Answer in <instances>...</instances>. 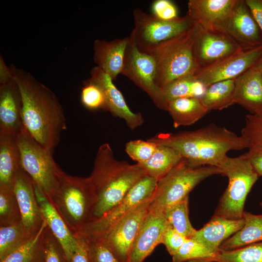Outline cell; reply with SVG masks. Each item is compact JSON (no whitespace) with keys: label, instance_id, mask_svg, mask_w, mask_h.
Masks as SVG:
<instances>
[{"label":"cell","instance_id":"obj_5","mask_svg":"<svg viewBox=\"0 0 262 262\" xmlns=\"http://www.w3.org/2000/svg\"><path fill=\"white\" fill-rule=\"evenodd\" d=\"M190 30L145 52L155 59V82L160 88L176 80L195 76L200 69L195 57Z\"/></svg>","mask_w":262,"mask_h":262},{"label":"cell","instance_id":"obj_34","mask_svg":"<svg viewBox=\"0 0 262 262\" xmlns=\"http://www.w3.org/2000/svg\"><path fill=\"white\" fill-rule=\"evenodd\" d=\"M32 235L26 230L21 222L0 226V260L17 249Z\"/></svg>","mask_w":262,"mask_h":262},{"label":"cell","instance_id":"obj_28","mask_svg":"<svg viewBox=\"0 0 262 262\" xmlns=\"http://www.w3.org/2000/svg\"><path fill=\"white\" fill-rule=\"evenodd\" d=\"M182 157L175 149L162 145H158L156 149L147 161L137 163L146 172L147 175L159 180L182 160Z\"/></svg>","mask_w":262,"mask_h":262},{"label":"cell","instance_id":"obj_20","mask_svg":"<svg viewBox=\"0 0 262 262\" xmlns=\"http://www.w3.org/2000/svg\"><path fill=\"white\" fill-rule=\"evenodd\" d=\"M233 101L250 114L262 116V75L258 61L235 79Z\"/></svg>","mask_w":262,"mask_h":262},{"label":"cell","instance_id":"obj_47","mask_svg":"<svg viewBox=\"0 0 262 262\" xmlns=\"http://www.w3.org/2000/svg\"><path fill=\"white\" fill-rule=\"evenodd\" d=\"M14 79L9 66L5 64L3 57L0 56V84L7 83Z\"/></svg>","mask_w":262,"mask_h":262},{"label":"cell","instance_id":"obj_7","mask_svg":"<svg viewBox=\"0 0 262 262\" xmlns=\"http://www.w3.org/2000/svg\"><path fill=\"white\" fill-rule=\"evenodd\" d=\"M222 175L219 167L204 165L191 166L183 160L164 177L157 180L150 208L164 210L188 196L201 181L214 175Z\"/></svg>","mask_w":262,"mask_h":262},{"label":"cell","instance_id":"obj_6","mask_svg":"<svg viewBox=\"0 0 262 262\" xmlns=\"http://www.w3.org/2000/svg\"><path fill=\"white\" fill-rule=\"evenodd\" d=\"M222 175L229 179L214 215L229 219L243 218L246 196L259 177L250 162L242 155L227 156L219 164Z\"/></svg>","mask_w":262,"mask_h":262},{"label":"cell","instance_id":"obj_35","mask_svg":"<svg viewBox=\"0 0 262 262\" xmlns=\"http://www.w3.org/2000/svg\"><path fill=\"white\" fill-rule=\"evenodd\" d=\"M215 262H262V242L230 250H220Z\"/></svg>","mask_w":262,"mask_h":262},{"label":"cell","instance_id":"obj_8","mask_svg":"<svg viewBox=\"0 0 262 262\" xmlns=\"http://www.w3.org/2000/svg\"><path fill=\"white\" fill-rule=\"evenodd\" d=\"M16 139L20 153L21 168L50 198L64 171L54 161L52 154L38 143L25 129L16 136Z\"/></svg>","mask_w":262,"mask_h":262},{"label":"cell","instance_id":"obj_45","mask_svg":"<svg viewBox=\"0 0 262 262\" xmlns=\"http://www.w3.org/2000/svg\"><path fill=\"white\" fill-rule=\"evenodd\" d=\"M242 155L250 162L259 177L262 176V149H249Z\"/></svg>","mask_w":262,"mask_h":262},{"label":"cell","instance_id":"obj_16","mask_svg":"<svg viewBox=\"0 0 262 262\" xmlns=\"http://www.w3.org/2000/svg\"><path fill=\"white\" fill-rule=\"evenodd\" d=\"M168 224L164 210L149 207L127 262H144L155 248L162 244L163 235Z\"/></svg>","mask_w":262,"mask_h":262},{"label":"cell","instance_id":"obj_26","mask_svg":"<svg viewBox=\"0 0 262 262\" xmlns=\"http://www.w3.org/2000/svg\"><path fill=\"white\" fill-rule=\"evenodd\" d=\"M167 111L171 116L174 128L194 124L209 112L198 98L188 97L169 102Z\"/></svg>","mask_w":262,"mask_h":262},{"label":"cell","instance_id":"obj_48","mask_svg":"<svg viewBox=\"0 0 262 262\" xmlns=\"http://www.w3.org/2000/svg\"><path fill=\"white\" fill-rule=\"evenodd\" d=\"M258 62H259V64L260 67L261 69V73L262 75V55L261 56L260 59L259 60Z\"/></svg>","mask_w":262,"mask_h":262},{"label":"cell","instance_id":"obj_29","mask_svg":"<svg viewBox=\"0 0 262 262\" xmlns=\"http://www.w3.org/2000/svg\"><path fill=\"white\" fill-rule=\"evenodd\" d=\"M47 228L44 221L36 232L0 262H42L43 238Z\"/></svg>","mask_w":262,"mask_h":262},{"label":"cell","instance_id":"obj_21","mask_svg":"<svg viewBox=\"0 0 262 262\" xmlns=\"http://www.w3.org/2000/svg\"><path fill=\"white\" fill-rule=\"evenodd\" d=\"M35 194L43 220L69 260L77 245V236L69 228L48 196L34 182Z\"/></svg>","mask_w":262,"mask_h":262},{"label":"cell","instance_id":"obj_44","mask_svg":"<svg viewBox=\"0 0 262 262\" xmlns=\"http://www.w3.org/2000/svg\"><path fill=\"white\" fill-rule=\"evenodd\" d=\"M77 236V246L68 260L69 262H91L86 238L82 234Z\"/></svg>","mask_w":262,"mask_h":262},{"label":"cell","instance_id":"obj_38","mask_svg":"<svg viewBox=\"0 0 262 262\" xmlns=\"http://www.w3.org/2000/svg\"><path fill=\"white\" fill-rule=\"evenodd\" d=\"M81 99L83 105L88 109L101 108L105 110V98L102 89L88 80L84 82Z\"/></svg>","mask_w":262,"mask_h":262},{"label":"cell","instance_id":"obj_32","mask_svg":"<svg viewBox=\"0 0 262 262\" xmlns=\"http://www.w3.org/2000/svg\"><path fill=\"white\" fill-rule=\"evenodd\" d=\"M168 224L187 238H191L196 231L190 221L188 215V196L164 209Z\"/></svg>","mask_w":262,"mask_h":262},{"label":"cell","instance_id":"obj_43","mask_svg":"<svg viewBox=\"0 0 262 262\" xmlns=\"http://www.w3.org/2000/svg\"><path fill=\"white\" fill-rule=\"evenodd\" d=\"M187 238L168 224L163 235L162 244L164 245L168 253L172 256Z\"/></svg>","mask_w":262,"mask_h":262},{"label":"cell","instance_id":"obj_13","mask_svg":"<svg viewBox=\"0 0 262 262\" xmlns=\"http://www.w3.org/2000/svg\"><path fill=\"white\" fill-rule=\"evenodd\" d=\"M157 183L156 179L146 175L133 185L118 204L101 217L90 222L80 234L103 233L135 207L151 199Z\"/></svg>","mask_w":262,"mask_h":262},{"label":"cell","instance_id":"obj_46","mask_svg":"<svg viewBox=\"0 0 262 262\" xmlns=\"http://www.w3.org/2000/svg\"><path fill=\"white\" fill-rule=\"evenodd\" d=\"M262 34V0H246Z\"/></svg>","mask_w":262,"mask_h":262},{"label":"cell","instance_id":"obj_19","mask_svg":"<svg viewBox=\"0 0 262 262\" xmlns=\"http://www.w3.org/2000/svg\"><path fill=\"white\" fill-rule=\"evenodd\" d=\"M22 98L14 79L0 84V135L16 136L25 129Z\"/></svg>","mask_w":262,"mask_h":262},{"label":"cell","instance_id":"obj_39","mask_svg":"<svg viewBox=\"0 0 262 262\" xmlns=\"http://www.w3.org/2000/svg\"><path fill=\"white\" fill-rule=\"evenodd\" d=\"M82 235L88 242L91 262H121L100 237Z\"/></svg>","mask_w":262,"mask_h":262},{"label":"cell","instance_id":"obj_24","mask_svg":"<svg viewBox=\"0 0 262 262\" xmlns=\"http://www.w3.org/2000/svg\"><path fill=\"white\" fill-rule=\"evenodd\" d=\"M129 37L111 41L96 39L93 44L94 60L97 66L108 74L113 81L121 74Z\"/></svg>","mask_w":262,"mask_h":262},{"label":"cell","instance_id":"obj_42","mask_svg":"<svg viewBox=\"0 0 262 262\" xmlns=\"http://www.w3.org/2000/svg\"><path fill=\"white\" fill-rule=\"evenodd\" d=\"M152 15L163 20H170L178 17L176 6L169 0H156L151 5Z\"/></svg>","mask_w":262,"mask_h":262},{"label":"cell","instance_id":"obj_17","mask_svg":"<svg viewBox=\"0 0 262 262\" xmlns=\"http://www.w3.org/2000/svg\"><path fill=\"white\" fill-rule=\"evenodd\" d=\"M90 75L91 77L88 80L99 86L103 92L106 101L104 110L124 119L128 127L132 130L142 125L144 120L142 114L131 111L123 95L108 74L96 66L92 68Z\"/></svg>","mask_w":262,"mask_h":262},{"label":"cell","instance_id":"obj_49","mask_svg":"<svg viewBox=\"0 0 262 262\" xmlns=\"http://www.w3.org/2000/svg\"><path fill=\"white\" fill-rule=\"evenodd\" d=\"M260 206L262 208V200L261 202L260 203Z\"/></svg>","mask_w":262,"mask_h":262},{"label":"cell","instance_id":"obj_9","mask_svg":"<svg viewBox=\"0 0 262 262\" xmlns=\"http://www.w3.org/2000/svg\"><path fill=\"white\" fill-rule=\"evenodd\" d=\"M133 16L134 28L129 37L143 52L189 31L194 24L187 15L163 20L139 8L133 10Z\"/></svg>","mask_w":262,"mask_h":262},{"label":"cell","instance_id":"obj_30","mask_svg":"<svg viewBox=\"0 0 262 262\" xmlns=\"http://www.w3.org/2000/svg\"><path fill=\"white\" fill-rule=\"evenodd\" d=\"M206 88L194 76L176 80L161 89L162 98L167 108L169 102L178 98L188 97L200 98L204 94Z\"/></svg>","mask_w":262,"mask_h":262},{"label":"cell","instance_id":"obj_10","mask_svg":"<svg viewBox=\"0 0 262 262\" xmlns=\"http://www.w3.org/2000/svg\"><path fill=\"white\" fill-rule=\"evenodd\" d=\"M190 33L195 57L200 69L211 66L243 49L218 27L212 30L206 29L194 22Z\"/></svg>","mask_w":262,"mask_h":262},{"label":"cell","instance_id":"obj_41","mask_svg":"<svg viewBox=\"0 0 262 262\" xmlns=\"http://www.w3.org/2000/svg\"><path fill=\"white\" fill-rule=\"evenodd\" d=\"M157 144L148 140H131L126 143L125 151L137 163L145 162L149 159L155 152Z\"/></svg>","mask_w":262,"mask_h":262},{"label":"cell","instance_id":"obj_12","mask_svg":"<svg viewBox=\"0 0 262 262\" xmlns=\"http://www.w3.org/2000/svg\"><path fill=\"white\" fill-rule=\"evenodd\" d=\"M152 198L135 207L103 233L89 236L100 237L121 262H127Z\"/></svg>","mask_w":262,"mask_h":262},{"label":"cell","instance_id":"obj_31","mask_svg":"<svg viewBox=\"0 0 262 262\" xmlns=\"http://www.w3.org/2000/svg\"><path fill=\"white\" fill-rule=\"evenodd\" d=\"M235 80L220 81L207 87L199 99L209 112L213 110H221L234 104Z\"/></svg>","mask_w":262,"mask_h":262},{"label":"cell","instance_id":"obj_22","mask_svg":"<svg viewBox=\"0 0 262 262\" xmlns=\"http://www.w3.org/2000/svg\"><path fill=\"white\" fill-rule=\"evenodd\" d=\"M237 0H189L187 15L203 28L212 30L230 14Z\"/></svg>","mask_w":262,"mask_h":262},{"label":"cell","instance_id":"obj_3","mask_svg":"<svg viewBox=\"0 0 262 262\" xmlns=\"http://www.w3.org/2000/svg\"><path fill=\"white\" fill-rule=\"evenodd\" d=\"M146 175V171L137 164H130L116 159L108 143L100 145L89 176L97 196L92 221L114 207L133 185Z\"/></svg>","mask_w":262,"mask_h":262},{"label":"cell","instance_id":"obj_14","mask_svg":"<svg viewBox=\"0 0 262 262\" xmlns=\"http://www.w3.org/2000/svg\"><path fill=\"white\" fill-rule=\"evenodd\" d=\"M262 55V45L242 50L200 69L195 75L206 87L220 81L236 79L253 66Z\"/></svg>","mask_w":262,"mask_h":262},{"label":"cell","instance_id":"obj_2","mask_svg":"<svg viewBox=\"0 0 262 262\" xmlns=\"http://www.w3.org/2000/svg\"><path fill=\"white\" fill-rule=\"evenodd\" d=\"M147 140L177 150L191 166H218L230 150L247 148L242 136L211 124L192 131L160 133Z\"/></svg>","mask_w":262,"mask_h":262},{"label":"cell","instance_id":"obj_4","mask_svg":"<svg viewBox=\"0 0 262 262\" xmlns=\"http://www.w3.org/2000/svg\"><path fill=\"white\" fill-rule=\"evenodd\" d=\"M49 199L76 236L92 221L97 196L89 177L71 176L63 171L57 188Z\"/></svg>","mask_w":262,"mask_h":262},{"label":"cell","instance_id":"obj_11","mask_svg":"<svg viewBox=\"0 0 262 262\" xmlns=\"http://www.w3.org/2000/svg\"><path fill=\"white\" fill-rule=\"evenodd\" d=\"M122 74L145 92L160 109L166 111L161 89L156 83V66L154 58L138 49L129 37Z\"/></svg>","mask_w":262,"mask_h":262},{"label":"cell","instance_id":"obj_23","mask_svg":"<svg viewBox=\"0 0 262 262\" xmlns=\"http://www.w3.org/2000/svg\"><path fill=\"white\" fill-rule=\"evenodd\" d=\"M243 218L229 219L213 215L210 221L199 230H196L191 239L202 244L215 253L227 239L239 231L244 226Z\"/></svg>","mask_w":262,"mask_h":262},{"label":"cell","instance_id":"obj_33","mask_svg":"<svg viewBox=\"0 0 262 262\" xmlns=\"http://www.w3.org/2000/svg\"><path fill=\"white\" fill-rule=\"evenodd\" d=\"M217 253L209 250L202 244L187 238L172 257L171 262H215Z\"/></svg>","mask_w":262,"mask_h":262},{"label":"cell","instance_id":"obj_27","mask_svg":"<svg viewBox=\"0 0 262 262\" xmlns=\"http://www.w3.org/2000/svg\"><path fill=\"white\" fill-rule=\"evenodd\" d=\"M243 218V227L221 244L220 250H230L262 242V214L257 215L245 211Z\"/></svg>","mask_w":262,"mask_h":262},{"label":"cell","instance_id":"obj_36","mask_svg":"<svg viewBox=\"0 0 262 262\" xmlns=\"http://www.w3.org/2000/svg\"><path fill=\"white\" fill-rule=\"evenodd\" d=\"M20 222V211L13 190L0 188V226Z\"/></svg>","mask_w":262,"mask_h":262},{"label":"cell","instance_id":"obj_15","mask_svg":"<svg viewBox=\"0 0 262 262\" xmlns=\"http://www.w3.org/2000/svg\"><path fill=\"white\" fill-rule=\"evenodd\" d=\"M218 27L243 49L262 45V33L246 0H237L229 17Z\"/></svg>","mask_w":262,"mask_h":262},{"label":"cell","instance_id":"obj_40","mask_svg":"<svg viewBox=\"0 0 262 262\" xmlns=\"http://www.w3.org/2000/svg\"><path fill=\"white\" fill-rule=\"evenodd\" d=\"M42 262H69L63 247L48 227L43 238Z\"/></svg>","mask_w":262,"mask_h":262},{"label":"cell","instance_id":"obj_18","mask_svg":"<svg viewBox=\"0 0 262 262\" xmlns=\"http://www.w3.org/2000/svg\"><path fill=\"white\" fill-rule=\"evenodd\" d=\"M13 191L20 211L21 223L31 234L37 231L44 221L31 178L21 167L17 171Z\"/></svg>","mask_w":262,"mask_h":262},{"label":"cell","instance_id":"obj_1","mask_svg":"<svg viewBox=\"0 0 262 262\" xmlns=\"http://www.w3.org/2000/svg\"><path fill=\"white\" fill-rule=\"evenodd\" d=\"M22 98L25 129L41 146L53 154L66 129L63 107L56 95L30 72L9 66Z\"/></svg>","mask_w":262,"mask_h":262},{"label":"cell","instance_id":"obj_37","mask_svg":"<svg viewBox=\"0 0 262 262\" xmlns=\"http://www.w3.org/2000/svg\"><path fill=\"white\" fill-rule=\"evenodd\" d=\"M241 136L249 149H262V116L248 114Z\"/></svg>","mask_w":262,"mask_h":262},{"label":"cell","instance_id":"obj_25","mask_svg":"<svg viewBox=\"0 0 262 262\" xmlns=\"http://www.w3.org/2000/svg\"><path fill=\"white\" fill-rule=\"evenodd\" d=\"M21 167L16 137L0 135V188L13 190L16 176Z\"/></svg>","mask_w":262,"mask_h":262}]
</instances>
